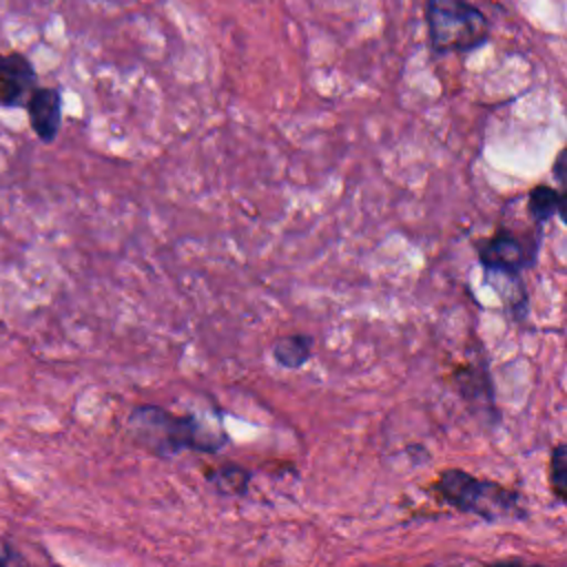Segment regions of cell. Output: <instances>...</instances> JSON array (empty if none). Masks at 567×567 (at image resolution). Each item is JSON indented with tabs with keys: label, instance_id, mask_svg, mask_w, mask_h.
<instances>
[{
	"label": "cell",
	"instance_id": "obj_1",
	"mask_svg": "<svg viewBox=\"0 0 567 567\" xmlns=\"http://www.w3.org/2000/svg\"><path fill=\"white\" fill-rule=\"evenodd\" d=\"M126 430L137 445L159 458H173L184 450L213 454L219 452L228 441L224 430L215 434L195 414H175L151 403L133 408Z\"/></svg>",
	"mask_w": 567,
	"mask_h": 567
},
{
	"label": "cell",
	"instance_id": "obj_2",
	"mask_svg": "<svg viewBox=\"0 0 567 567\" xmlns=\"http://www.w3.org/2000/svg\"><path fill=\"white\" fill-rule=\"evenodd\" d=\"M432 489L445 505L463 514H474L485 523L527 518V509L518 492L496 481L476 478L474 474L458 467L443 470L432 483Z\"/></svg>",
	"mask_w": 567,
	"mask_h": 567
},
{
	"label": "cell",
	"instance_id": "obj_3",
	"mask_svg": "<svg viewBox=\"0 0 567 567\" xmlns=\"http://www.w3.org/2000/svg\"><path fill=\"white\" fill-rule=\"evenodd\" d=\"M423 18L436 55L472 53L492 35L487 16L470 0H425Z\"/></svg>",
	"mask_w": 567,
	"mask_h": 567
},
{
	"label": "cell",
	"instance_id": "obj_4",
	"mask_svg": "<svg viewBox=\"0 0 567 567\" xmlns=\"http://www.w3.org/2000/svg\"><path fill=\"white\" fill-rule=\"evenodd\" d=\"M476 252L485 270L501 272L503 277L520 284V272L536 264L538 248H529L516 235L501 228L492 237L481 241Z\"/></svg>",
	"mask_w": 567,
	"mask_h": 567
},
{
	"label": "cell",
	"instance_id": "obj_5",
	"mask_svg": "<svg viewBox=\"0 0 567 567\" xmlns=\"http://www.w3.org/2000/svg\"><path fill=\"white\" fill-rule=\"evenodd\" d=\"M35 89V71L22 53H0V106H20Z\"/></svg>",
	"mask_w": 567,
	"mask_h": 567
},
{
	"label": "cell",
	"instance_id": "obj_6",
	"mask_svg": "<svg viewBox=\"0 0 567 567\" xmlns=\"http://www.w3.org/2000/svg\"><path fill=\"white\" fill-rule=\"evenodd\" d=\"M27 113L33 133L42 142H53L62 124V95L53 86L33 89L27 97Z\"/></svg>",
	"mask_w": 567,
	"mask_h": 567
},
{
	"label": "cell",
	"instance_id": "obj_7",
	"mask_svg": "<svg viewBox=\"0 0 567 567\" xmlns=\"http://www.w3.org/2000/svg\"><path fill=\"white\" fill-rule=\"evenodd\" d=\"M454 381H456V390L458 394L470 403V405H485V410L489 412L492 421H498V412L494 405V390H492V379L487 374L485 368H476V365H463L454 372Z\"/></svg>",
	"mask_w": 567,
	"mask_h": 567
},
{
	"label": "cell",
	"instance_id": "obj_8",
	"mask_svg": "<svg viewBox=\"0 0 567 567\" xmlns=\"http://www.w3.org/2000/svg\"><path fill=\"white\" fill-rule=\"evenodd\" d=\"M527 215L536 224L538 230H543V224H547L551 217H558L565 221V195L563 190L549 186V184H538L527 193Z\"/></svg>",
	"mask_w": 567,
	"mask_h": 567
},
{
	"label": "cell",
	"instance_id": "obj_9",
	"mask_svg": "<svg viewBox=\"0 0 567 567\" xmlns=\"http://www.w3.org/2000/svg\"><path fill=\"white\" fill-rule=\"evenodd\" d=\"M312 348H315V339L310 334H286L279 337L272 346V359L288 370H299L301 365H306L312 357Z\"/></svg>",
	"mask_w": 567,
	"mask_h": 567
},
{
	"label": "cell",
	"instance_id": "obj_10",
	"mask_svg": "<svg viewBox=\"0 0 567 567\" xmlns=\"http://www.w3.org/2000/svg\"><path fill=\"white\" fill-rule=\"evenodd\" d=\"M206 476H208V483L219 494H230V496H244L250 483V472L237 463H226L221 467H215Z\"/></svg>",
	"mask_w": 567,
	"mask_h": 567
},
{
	"label": "cell",
	"instance_id": "obj_11",
	"mask_svg": "<svg viewBox=\"0 0 567 567\" xmlns=\"http://www.w3.org/2000/svg\"><path fill=\"white\" fill-rule=\"evenodd\" d=\"M547 476H549V489L556 498V503H565L567 498V445L565 443H556L549 450V467H547Z\"/></svg>",
	"mask_w": 567,
	"mask_h": 567
},
{
	"label": "cell",
	"instance_id": "obj_12",
	"mask_svg": "<svg viewBox=\"0 0 567 567\" xmlns=\"http://www.w3.org/2000/svg\"><path fill=\"white\" fill-rule=\"evenodd\" d=\"M565 151H558V155H556V162H554V166H551V173H554V179L563 186L565 184Z\"/></svg>",
	"mask_w": 567,
	"mask_h": 567
},
{
	"label": "cell",
	"instance_id": "obj_13",
	"mask_svg": "<svg viewBox=\"0 0 567 567\" xmlns=\"http://www.w3.org/2000/svg\"><path fill=\"white\" fill-rule=\"evenodd\" d=\"M0 565H7V558H2V556H0Z\"/></svg>",
	"mask_w": 567,
	"mask_h": 567
}]
</instances>
